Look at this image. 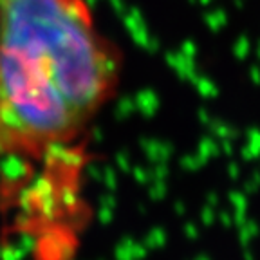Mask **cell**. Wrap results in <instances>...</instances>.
Returning a JSON list of instances; mask_svg holds the SVG:
<instances>
[{
  "label": "cell",
  "instance_id": "cell-1",
  "mask_svg": "<svg viewBox=\"0 0 260 260\" xmlns=\"http://www.w3.org/2000/svg\"><path fill=\"white\" fill-rule=\"evenodd\" d=\"M121 71L89 0H0V159H40L78 141Z\"/></svg>",
  "mask_w": 260,
  "mask_h": 260
}]
</instances>
